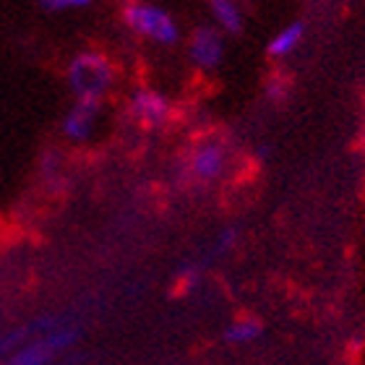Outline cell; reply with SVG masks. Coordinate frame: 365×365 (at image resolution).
<instances>
[{
    "mask_svg": "<svg viewBox=\"0 0 365 365\" xmlns=\"http://www.w3.org/2000/svg\"><path fill=\"white\" fill-rule=\"evenodd\" d=\"M99 118V99H76L63 118V136L71 141H86L94 133Z\"/></svg>",
    "mask_w": 365,
    "mask_h": 365,
    "instance_id": "cell-4",
    "label": "cell"
},
{
    "mask_svg": "<svg viewBox=\"0 0 365 365\" xmlns=\"http://www.w3.org/2000/svg\"><path fill=\"white\" fill-rule=\"evenodd\" d=\"M214 21L225 34H240L243 31V14L235 0H212Z\"/></svg>",
    "mask_w": 365,
    "mask_h": 365,
    "instance_id": "cell-9",
    "label": "cell"
},
{
    "mask_svg": "<svg viewBox=\"0 0 365 365\" xmlns=\"http://www.w3.org/2000/svg\"><path fill=\"white\" fill-rule=\"evenodd\" d=\"M303 39H305V24L292 21V24H287V26H282V29L274 34L267 50L272 58H287V55H292L297 47H300Z\"/></svg>",
    "mask_w": 365,
    "mask_h": 365,
    "instance_id": "cell-7",
    "label": "cell"
},
{
    "mask_svg": "<svg viewBox=\"0 0 365 365\" xmlns=\"http://www.w3.org/2000/svg\"><path fill=\"white\" fill-rule=\"evenodd\" d=\"M261 334H264V324L259 319H237L230 327H225L222 339L227 344H232V347H240V344L256 342Z\"/></svg>",
    "mask_w": 365,
    "mask_h": 365,
    "instance_id": "cell-8",
    "label": "cell"
},
{
    "mask_svg": "<svg viewBox=\"0 0 365 365\" xmlns=\"http://www.w3.org/2000/svg\"><path fill=\"white\" fill-rule=\"evenodd\" d=\"M115 68L102 53H78L68 66V86L76 99H99L113 86Z\"/></svg>",
    "mask_w": 365,
    "mask_h": 365,
    "instance_id": "cell-1",
    "label": "cell"
},
{
    "mask_svg": "<svg viewBox=\"0 0 365 365\" xmlns=\"http://www.w3.org/2000/svg\"><path fill=\"white\" fill-rule=\"evenodd\" d=\"M188 55L193 66L201 71H214L220 68L222 58H225V39H222V31L214 29V26H198L190 37Z\"/></svg>",
    "mask_w": 365,
    "mask_h": 365,
    "instance_id": "cell-3",
    "label": "cell"
},
{
    "mask_svg": "<svg viewBox=\"0 0 365 365\" xmlns=\"http://www.w3.org/2000/svg\"><path fill=\"white\" fill-rule=\"evenodd\" d=\"M37 6L47 14H66V11H78V8L91 6V0H37Z\"/></svg>",
    "mask_w": 365,
    "mask_h": 365,
    "instance_id": "cell-10",
    "label": "cell"
},
{
    "mask_svg": "<svg viewBox=\"0 0 365 365\" xmlns=\"http://www.w3.org/2000/svg\"><path fill=\"white\" fill-rule=\"evenodd\" d=\"M130 113H133V118L138 123H144V125H162V123L168 120L170 105L160 91L141 89L130 99Z\"/></svg>",
    "mask_w": 365,
    "mask_h": 365,
    "instance_id": "cell-6",
    "label": "cell"
},
{
    "mask_svg": "<svg viewBox=\"0 0 365 365\" xmlns=\"http://www.w3.org/2000/svg\"><path fill=\"white\" fill-rule=\"evenodd\" d=\"M225 160H227V154H225V146L220 141L198 144L196 152L190 154V173H193L196 180H217L222 175V170H225Z\"/></svg>",
    "mask_w": 365,
    "mask_h": 365,
    "instance_id": "cell-5",
    "label": "cell"
},
{
    "mask_svg": "<svg viewBox=\"0 0 365 365\" xmlns=\"http://www.w3.org/2000/svg\"><path fill=\"white\" fill-rule=\"evenodd\" d=\"M123 19L130 31H136L144 39H152L157 45H175L180 39L175 19L165 8L152 6V3H130L123 11Z\"/></svg>",
    "mask_w": 365,
    "mask_h": 365,
    "instance_id": "cell-2",
    "label": "cell"
}]
</instances>
